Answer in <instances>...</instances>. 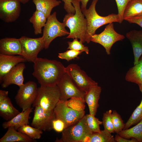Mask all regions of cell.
Here are the masks:
<instances>
[{"mask_svg": "<svg viewBox=\"0 0 142 142\" xmlns=\"http://www.w3.org/2000/svg\"><path fill=\"white\" fill-rule=\"evenodd\" d=\"M52 128L56 132H62L66 128L64 123L62 120L55 118L52 121Z\"/></svg>", "mask_w": 142, "mask_h": 142, "instance_id": "obj_38", "label": "cell"}, {"mask_svg": "<svg viewBox=\"0 0 142 142\" xmlns=\"http://www.w3.org/2000/svg\"><path fill=\"white\" fill-rule=\"evenodd\" d=\"M81 3V9L82 11L85 10L87 9L86 7L87 3L89 0H76Z\"/></svg>", "mask_w": 142, "mask_h": 142, "instance_id": "obj_42", "label": "cell"}, {"mask_svg": "<svg viewBox=\"0 0 142 142\" xmlns=\"http://www.w3.org/2000/svg\"><path fill=\"white\" fill-rule=\"evenodd\" d=\"M4 135L0 139V142H33L36 141L26 134L10 127Z\"/></svg>", "mask_w": 142, "mask_h": 142, "instance_id": "obj_21", "label": "cell"}, {"mask_svg": "<svg viewBox=\"0 0 142 142\" xmlns=\"http://www.w3.org/2000/svg\"><path fill=\"white\" fill-rule=\"evenodd\" d=\"M93 132L89 129L85 115L76 123L68 126L62 132L59 139H56V142H82L84 138L91 136Z\"/></svg>", "mask_w": 142, "mask_h": 142, "instance_id": "obj_5", "label": "cell"}, {"mask_svg": "<svg viewBox=\"0 0 142 142\" xmlns=\"http://www.w3.org/2000/svg\"><path fill=\"white\" fill-rule=\"evenodd\" d=\"M22 48L19 39L5 38L0 40V54L21 55Z\"/></svg>", "mask_w": 142, "mask_h": 142, "instance_id": "obj_16", "label": "cell"}, {"mask_svg": "<svg viewBox=\"0 0 142 142\" xmlns=\"http://www.w3.org/2000/svg\"><path fill=\"white\" fill-rule=\"evenodd\" d=\"M64 2V8L68 13H72L74 14L75 9L72 5V0H62Z\"/></svg>", "mask_w": 142, "mask_h": 142, "instance_id": "obj_39", "label": "cell"}, {"mask_svg": "<svg viewBox=\"0 0 142 142\" xmlns=\"http://www.w3.org/2000/svg\"><path fill=\"white\" fill-rule=\"evenodd\" d=\"M67 43L68 45L67 49L84 52L87 54H88L89 53L88 47L85 46L80 41H78L77 38L74 39L72 42L68 41Z\"/></svg>", "mask_w": 142, "mask_h": 142, "instance_id": "obj_35", "label": "cell"}, {"mask_svg": "<svg viewBox=\"0 0 142 142\" xmlns=\"http://www.w3.org/2000/svg\"><path fill=\"white\" fill-rule=\"evenodd\" d=\"M83 52L69 49L63 52L59 53L58 57L60 59H65L69 62L75 58L79 59L78 55Z\"/></svg>", "mask_w": 142, "mask_h": 142, "instance_id": "obj_36", "label": "cell"}, {"mask_svg": "<svg viewBox=\"0 0 142 142\" xmlns=\"http://www.w3.org/2000/svg\"><path fill=\"white\" fill-rule=\"evenodd\" d=\"M26 68L24 63H19L5 74L0 80L1 87L6 88L11 84L20 87L23 84V72Z\"/></svg>", "mask_w": 142, "mask_h": 142, "instance_id": "obj_15", "label": "cell"}, {"mask_svg": "<svg viewBox=\"0 0 142 142\" xmlns=\"http://www.w3.org/2000/svg\"><path fill=\"white\" fill-rule=\"evenodd\" d=\"M65 73L76 85L87 93L93 87L98 85L97 82L89 77L77 64H70L65 67Z\"/></svg>", "mask_w": 142, "mask_h": 142, "instance_id": "obj_10", "label": "cell"}, {"mask_svg": "<svg viewBox=\"0 0 142 142\" xmlns=\"http://www.w3.org/2000/svg\"><path fill=\"white\" fill-rule=\"evenodd\" d=\"M124 20L130 23L136 24L142 28V14L136 16L127 18Z\"/></svg>", "mask_w": 142, "mask_h": 142, "instance_id": "obj_40", "label": "cell"}, {"mask_svg": "<svg viewBox=\"0 0 142 142\" xmlns=\"http://www.w3.org/2000/svg\"><path fill=\"white\" fill-rule=\"evenodd\" d=\"M125 79L127 82L142 85V56L138 63L127 71Z\"/></svg>", "mask_w": 142, "mask_h": 142, "instance_id": "obj_23", "label": "cell"}, {"mask_svg": "<svg viewBox=\"0 0 142 142\" xmlns=\"http://www.w3.org/2000/svg\"><path fill=\"white\" fill-rule=\"evenodd\" d=\"M20 113L13 106L8 96L0 100V116L5 120H9Z\"/></svg>", "mask_w": 142, "mask_h": 142, "instance_id": "obj_22", "label": "cell"}, {"mask_svg": "<svg viewBox=\"0 0 142 142\" xmlns=\"http://www.w3.org/2000/svg\"><path fill=\"white\" fill-rule=\"evenodd\" d=\"M98 0H93L88 9L82 11L87 21L86 42L88 43L91 41V37L95 34L96 31L100 27L111 23L120 22L119 17L118 14L112 13L106 16H102L98 14L95 9V6Z\"/></svg>", "mask_w": 142, "mask_h": 142, "instance_id": "obj_3", "label": "cell"}, {"mask_svg": "<svg viewBox=\"0 0 142 142\" xmlns=\"http://www.w3.org/2000/svg\"><path fill=\"white\" fill-rule=\"evenodd\" d=\"M118 134L121 136L126 139L134 138L138 142H142V120L134 126L123 130Z\"/></svg>", "mask_w": 142, "mask_h": 142, "instance_id": "obj_27", "label": "cell"}, {"mask_svg": "<svg viewBox=\"0 0 142 142\" xmlns=\"http://www.w3.org/2000/svg\"><path fill=\"white\" fill-rule=\"evenodd\" d=\"M19 87L15 97L17 105L24 111L31 107L36 97L38 88L36 83L29 81Z\"/></svg>", "mask_w": 142, "mask_h": 142, "instance_id": "obj_7", "label": "cell"}, {"mask_svg": "<svg viewBox=\"0 0 142 142\" xmlns=\"http://www.w3.org/2000/svg\"><path fill=\"white\" fill-rule=\"evenodd\" d=\"M65 27L63 22H59L57 19L56 12L47 18L42 36L44 43V49H48L51 42L56 38L69 34Z\"/></svg>", "mask_w": 142, "mask_h": 142, "instance_id": "obj_6", "label": "cell"}, {"mask_svg": "<svg viewBox=\"0 0 142 142\" xmlns=\"http://www.w3.org/2000/svg\"><path fill=\"white\" fill-rule=\"evenodd\" d=\"M112 110H110L104 113L102 121L104 130L111 134L115 133L112 119Z\"/></svg>", "mask_w": 142, "mask_h": 142, "instance_id": "obj_33", "label": "cell"}, {"mask_svg": "<svg viewBox=\"0 0 142 142\" xmlns=\"http://www.w3.org/2000/svg\"><path fill=\"white\" fill-rule=\"evenodd\" d=\"M27 61L20 55H8L0 54V80L12 68L21 63Z\"/></svg>", "mask_w": 142, "mask_h": 142, "instance_id": "obj_17", "label": "cell"}, {"mask_svg": "<svg viewBox=\"0 0 142 142\" xmlns=\"http://www.w3.org/2000/svg\"><path fill=\"white\" fill-rule=\"evenodd\" d=\"M32 1L36 6V10L43 12L47 18L51 15L52 9L61 2L57 0H32Z\"/></svg>", "mask_w": 142, "mask_h": 142, "instance_id": "obj_25", "label": "cell"}, {"mask_svg": "<svg viewBox=\"0 0 142 142\" xmlns=\"http://www.w3.org/2000/svg\"><path fill=\"white\" fill-rule=\"evenodd\" d=\"M21 3L25 4L28 2L29 0H18Z\"/></svg>", "mask_w": 142, "mask_h": 142, "instance_id": "obj_43", "label": "cell"}, {"mask_svg": "<svg viewBox=\"0 0 142 142\" xmlns=\"http://www.w3.org/2000/svg\"><path fill=\"white\" fill-rule=\"evenodd\" d=\"M112 119L115 132L118 134L124 129L125 124L124 123L120 115L116 110L112 111Z\"/></svg>", "mask_w": 142, "mask_h": 142, "instance_id": "obj_34", "label": "cell"}, {"mask_svg": "<svg viewBox=\"0 0 142 142\" xmlns=\"http://www.w3.org/2000/svg\"><path fill=\"white\" fill-rule=\"evenodd\" d=\"M47 17L42 12L36 10L29 19L33 24L34 34L36 35L42 33V28L47 21Z\"/></svg>", "mask_w": 142, "mask_h": 142, "instance_id": "obj_24", "label": "cell"}, {"mask_svg": "<svg viewBox=\"0 0 142 142\" xmlns=\"http://www.w3.org/2000/svg\"><path fill=\"white\" fill-rule=\"evenodd\" d=\"M34 107L31 126L44 131L53 129L52 122L55 118L53 111L48 112L39 106Z\"/></svg>", "mask_w": 142, "mask_h": 142, "instance_id": "obj_14", "label": "cell"}, {"mask_svg": "<svg viewBox=\"0 0 142 142\" xmlns=\"http://www.w3.org/2000/svg\"><path fill=\"white\" fill-rule=\"evenodd\" d=\"M21 12V2L18 0H0V18L5 22H14Z\"/></svg>", "mask_w": 142, "mask_h": 142, "instance_id": "obj_13", "label": "cell"}, {"mask_svg": "<svg viewBox=\"0 0 142 142\" xmlns=\"http://www.w3.org/2000/svg\"><path fill=\"white\" fill-rule=\"evenodd\" d=\"M125 38L124 36L115 31L112 23L108 24L100 33L93 35L91 38L90 41L102 45L105 49L107 54L109 55L113 44L117 41L122 40Z\"/></svg>", "mask_w": 142, "mask_h": 142, "instance_id": "obj_8", "label": "cell"}, {"mask_svg": "<svg viewBox=\"0 0 142 142\" xmlns=\"http://www.w3.org/2000/svg\"><path fill=\"white\" fill-rule=\"evenodd\" d=\"M60 94L57 85L53 86L40 85L38 88L36 99L32 105L33 107L39 106L45 111H53L60 100Z\"/></svg>", "mask_w": 142, "mask_h": 142, "instance_id": "obj_4", "label": "cell"}, {"mask_svg": "<svg viewBox=\"0 0 142 142\" xmlns=\"http://www.w3.org/2000/svg\"><path fill=\"white\" fill-rule=\"evenodd\" d=\"M142 14V0H130L124 11L123 20Z\"/></svg>", "mask_w": 142, "mask_h": 142, "instance_id": "obj_26", "label": "cell"}, {"mask_svg": "<svg viewBox=\"0 0 142 142\" xmlns=\"http://www.w3.org/2000/svg\"><path fill=\"white\" fill-rule=\"evenodd\" d=\"M88 126L90 130L93 133L99 132L101 131L100 125L102 124V122L99 119L90 114L85 115Z\"/></svg>", "mask_w": 142, "mask_h": 142, "instance_id": "obj_32", "label": "cell"}, {"mask_svg": "<svg viewBox=\"0 0 142 142\" xmlns=\"http://www.w3.org/2000/svg\"><path fill=\"white\" fill-rule=\"evenodd\" d=\"M53 111L55 118L62 121L65 124L66 128L76 123L85 115V111L79 112L75 110L68 107L65 101L60 100Z\"/></svg>", "mask_w": 142, "mask_h": 142, "instance_id": "obj_11", "label": "cell"}, {"mask_svg": "<svg viewBox=\"0 0 142 142\" xmlns=\"http://www.w3.org/2000/svg\"><path fill=\"white\" fill-rule=\"evenodd\" d=\"M33 63L32 75L40 85H57L66 73L65 67L55 60L38 57Z\"/></svg>", "mask_w": 142, "mask_h": 142, "instance_id": "obj_1", "label": "cell"}, {"mask_svg": "<svg viewBox=\"0 0 142 142\" xmlns=\"http://www.w3.org/2000/svg\"><path fill=\"white\" fill-rule=\"evenodd\" d=\"M33 107L29 108L24 111H22L11 120L3 122L2 125L3 128L4 129L11 127L14 128L16 130L21 127L29 123V116L32 112Z\"/></svg>", "mask_w": 142, "mask_h": 142, "instance_id": "obj_20", "label": "cell"}, {"mask_svg": "<svg viewBox=\"0 0 142 142\" xmlns=\"http://www.w3.org/2000/svg\"><path fill=\"white\" fill-rule=\"evenodd\" d=\"M18 131L24 134L31 138L33 139H40L43 133V131L28 124L24 125L17 130Z\"/></svg>", "mask_w": 142, "mask_h": 142, "instance_id": "obj_30", "label": "cell"}, {"mask_svg": "<svg viewBox=\"0 0 142 142\" xmlns=\"http://www.w3.org/2000/svg\"><path fill=\"white\" fill-rule=\"evenodd\" d=\"M138 86L142 94L141 102L125 124L123 130L128 129L132 125H136L142 120V85H140Z\"/></svg>", "mask_w": 142, "mask_h": 142, "instance_id": "obj_28", "label": "cell"}, {"mask_svg": "<svg viewBox=\"0 0 142 142\" xmlns=\"http://www.w3.org/2000/svg\"><path fill=\"white\" fill-rule=\"evenodd\" d=\"M101 91V87L97 85L91 88L85 95L84 100L88 106L89 114L95 116L96 114Z\"/></svg>", "mask_w": 142, "mask_h": 142, "instance_id": "obj_19", "label": "cell"}, {"mask_svg": "<svg viewBox=\"0 0 142 142\" xmlns=\"http://www.w3.org/2000/svg\"><path fill=\"white\" fill-rule=\"evenodd\" d=\"M80 3L76 0H72V3L75 8V13H67L64 18L63 23L70 29L69 34L66 38L79 39L83 43L86 41L87 23L81 10Z\"/></svg>", "mask_w": 142, "mask_h": 142, "instance_id": "obj_2", "label": "cell"}, {"mask_svg": "<svg viewBox=\"0 0 142 142\" xmlns=\"http://www.w3.org/2000/svg\"><path fill=\"white\" fill-rule=\"evenodd\" d=\"M118 9V14L120 18L119 23H121L123 20V14L125 8L128 3L130 0H115Z\"/></svg>", "mask_w": 142, "mask_h": 142, "instance_id": "obj_37", "label": "cell"}, {"mask_svg": "<svg viewBox=\"0 0 142 142\" xmlns=\"http://www.w3.org/2000/svg\"><path fill=\"white\" fill-rule=\"evenodd\" d=\"M114 138L116 141L117 142H138L134 138H131L130 139H126L121 136L118 134L115 135Z\"/></svg>", "mask_w": 142, "mask_h": 142, "instance_id": "obj_41", "label": "cell"}, {"mask_svg": "<svg viewBox=\"0 0 142 142\" xmlns=\"http://www.w3.org/2000/svg\"><path fill=\"white\" fill-rule=\"evenodd\" d=\"M115 142L114 136L104 129L101 130L99 132L93 133L90 141V142Z\"/></svg>", "mask_w": 142, "mask_h": 142, "instance_id": "obj_29", "label": "cell"}, {"mask_svg": "<svg viewBox=\"0 0 142 142\" xmlns=\"http://www.w3.org/2000/svg\"><path fill=\"white\" fill-rule=\"evenodd\" d=\"M22 48L21 56L27 61L33 63L39 52L44 48L43 37L32 38L22 36L19 38Z\"/></svg>", "mask_w": 142, "mask_h": 142, "instance_id": "obj_9", "label": "cell"}, {"mask_svg": "<svg viewBox=\"0 0 142 142\" xmlns=\"http://www.w3.org/2000/svg\"><path fill=\"white\" fill-rule=\"evenodd\" d=\"M57 85L60 93V100L66 101L72 98L77 97L84 100L86 93L80 89L66 73Z\"/></svg>", "mask_w": 142, "mask_h": 142, "instance_id": "obj_12", "label": "cell"}, {"mask_svg": "<svg viewBox=\"0 0 142 142\" xmlns=\"http://www.w3.org/2000/svg\"><path fill=\"white\" fill-rule=\"evenodd\" d=\"M65 101L68 107L75 110L79 112L84 111L85 102L81 98L73 97Z\"/></svg>", "mask_w": 142, "mask_h": 142, "instance_id": "obj_31", "label": "cell"}, {"mask_svg": "<svg viewBox=\"0 0 142 142\" xmlns=\"http://www.w3.org/2000/svg\"><path fill=\"white\" fill-rule=\"evenodd\" d=\"M132 46L134 57V65L136 64L142 55V30H134L126 34Z\"/></svg>", "mask_w": 142, "mask_h": 142, "instance_id": "obj_18", "label": "cell"}]
</instances>
